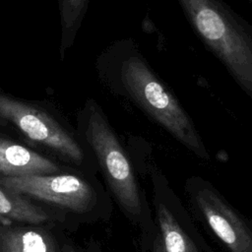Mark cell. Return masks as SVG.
Wrapping results in <instances>:
<instances>
[{
  "label": "cell",
  "instance_id": "cell-8",
  "mask_svg": "<svg viewBox=\"0 0 252 252\" xmlns=\"http://www.w3.org/2000/svg\"><path fill=\"white\" fill-rule=\"evenodd\" d=\"M59 170L60 167L47 158L0 136V175L2 177L54 174Z\"/></svg>",
  "mask_w": 252,
  "mask_h": 252
},
{
  "label": "cell",
  "instance_id": "cell-2",
  "mask_svg": "<svg viewBox=\"0 0 252 252\" xmlns=\"http://www.w3.org/2000/svg\"><path fill=\"white\" fill-rule=\"evenodd\" d=\"M121 80L124 90L148 115L196 156L209 159L208 151L189 115L139 54L123 61Z\"/></svg>",
  "mask_w": 252,
  "mask_h": 252
},
{
  "label": "cell",
  "instance_id": "cell-5",
  "mask_svg": "<svg viewBox=\"0 0 252 252\" xmlns=\"http://www.w3.org/2000/svg\"><path fill=\"white\" fill-rule=\"evenodd\" d=\"M0 116L31 142L75 163L83 162L84 152L76 139L42 106L0 93Z\"/></svg>",
  "mask_w": 252,
  "mask_h": 252
},
{
  "label": "cell",
  "instance_id": "cell-1",
  "mask_svg": "<svg viewBox=\"0 0 252 252\" xmlns=\"http://www.w3.org/2000/svg\"><path fill=\"white\" fill-rule=\"evenodd\" d=\"M204 43L252 97V28L222 0H179Z\"/></svg>",
  "mask_w": 252,
  "mask_h": 252
},
{
  "label": "cell",
  "instance_id": "cell-9",
  "mask_svg": "<svg viewBox=\"0 0 252 252\" xmlns=\"http://www.w3.org/2000/svg\"><path fill=\"white\" fill-rule=\"evenodd\" d=\"M0 252H56L53 239L41 229L0 225Z\"/></svg>",
  "mask_w": 252,
  "mask_h": 252
},
{
  "label": "cell",
  "instance_id": "cell-7",
  "mask_svg": "<svg viewBox=\"0 0 252 252\" xmlns=\"http://www.w3.org/2000/svg\"><path fill=\"white\" fill-rule=\"evenodd\" d=\"M0 185L22 195L80 213L90 210L94 201L93 188L85 180L72 174L1 177Z\"/></svg>",
  "mask_w": 252,
  "mask_h": 252
},
{
  "label": "cell",
  "instance_id": "cell-6",
  "mask_svg": "<svg viewBox=\"0 0 252 252\" xmlns=\"http://www.w3.org/2000/svg\"><path fill=\"white\" fill-rule=\"evenodd\" d=\"M156 200L157 225L150 252H215L174 192L162 185Z\"/></svg>",
  "mask_w": 252,
  "mask_h": 252
},
{
  "label": "cell",
  "instance_id": "cell-4",
  "mask_svg": "<svg viewBox=\"0 0 252 252\" xmlns=\"http://www.w3.org/2000/svg\"><path fill=\"white\" fill-rule=\"evenodd\" d=\"M87 106L86 139L120 205L131 215L140 216L142 199L131 163L101 109L93 101Z\"/></svg>",
  "mask_w": 252,
  "mask_h": 252
},
{
  "label": "cell",
  "instance_id": "cell-3",
  "mask_svg": "<svg viewBox=\"0 0 252 252\" xmlns=\"http://www.w3.org/2000/svg\"><path fill=\"white\" fill-rule=\"evenodd\" d=\"M191 215L225 252H252V220L208 180L191 176L184 186Z\"/></svg>",
  "mask_w": 252,
  "mask_h": 252
},
{
  "label": "cell",
  "instance_id": "cell-12",
  "mask_svg": "<svg viewBox=\"0 0 252 252\" xmlns=\"http://www.w3.org/2000/svg\"><path fill=\"white\" fill-rule=\"evenodd\" d=\"M5 124H6V122H5V121L1 118V116H0V127L3 126V125H5Z\"/></svg>",
  "mask_w": 252,
  "mask_h": 252
},
{
  "label": "cell",
  "instance_id": "cell-10",
  "mask_svg": "<svg viewBox=\"0 0 252 252\" xmlns=\"http://www.w3.org/2000/svg\"><path fill=\"white\" fill-rule=\"evenodd\" d=\"M46 213L31 203L22 194L0 185V222L9 226L13 221L29 223L45 222Z\"/></svg>",
  "mask_w": 252,
  "mask_h": 252
},
{
  "label": "cell",
  "instance_id": "cell-11",
  "mask_svg": "<svg viewBox=\"0 0 252 252\" xmlns=\"http://www.w3.org/2000/svg\"><path fill=\"white\" fill-rule=\"evenodd\" d=\"M63 252H76L71 246L69 245H64L63 246Z\"/></svg>",
  "mask_w": 252,
  "mask_h": 252
}]
</instances>
